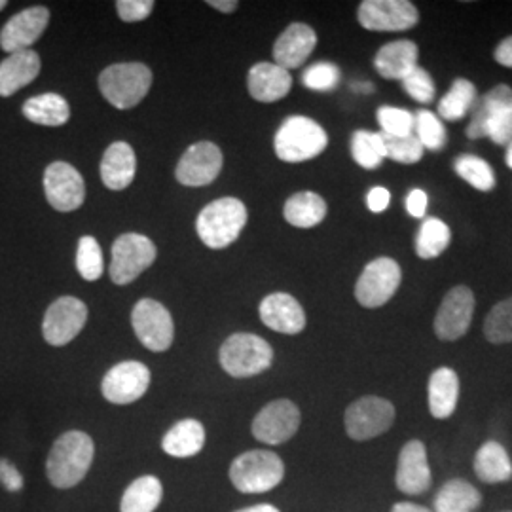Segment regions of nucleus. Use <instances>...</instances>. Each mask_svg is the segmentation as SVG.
Returning a JSON list of instances; mask_svg holds the SVG:
<instances>
[{
  "instance_id": "f257e3e1",
  "label": "nucleus",
  "mask_w": 512,
  "mask_h": 512,
  "mask_svg": "<svg viewBox=\"0 0 512 512\" xmlns=\"http://www.w3.org/2000/svg\"><path fill=\"white\" fill-rule=\"evenodd\" d=\"M95 456L93 439L84 431H67L55 440L48 459L46 476L50 484L59 490H71L78 486L92 467Z\"/></svg>"
},
{
  "instance_id": "f03ea898",
  "label": "nucleus",
  "mask_w": 512,
  "mask_h": 512,
  "mask_svg": "<svg viewBox=\"0 0 512 512\" xmlns=\"http://www.w3.org/2000/svg\"><path fill=\"white\" fill-rule=\"evenodd\" d=\"M329 145V135L308 116H289L277 129L274 148L277 158L287 164H300L317 158Z\"/></svg>"
},
{
  "instance_id": "7ed1b4c3",
  "label": "nucleus",
  "mask_w": 512,
  "mask_h": 512,
  "mask_svg": "<svg viewBox=\"0 0 512 512\" xmlns=\"http://www.w3.org/2000/svg\"><path fill=\"white\" fill-rule=\"evenodd\" d=\"M247 207L236 198H220L205 205L198 220V236L209 249H226L230 247L247 224Z\"/></svg>"
},
{
  "instance_id": "20e7f679",
  "label": "nucleus",
  "mask_w": 512,
  "mask_h": 512,
  "mask_svg": "<svg viewBox=\"0 0 512 512\" xmlns=\"http://www.w3.org/2000/svg\"><path fill=\"white\" fill-rule=\"evenodd\" d=\"M220 366L232 378H253L274 363L272 346L251 332H236L220 346Z\"/></svg>"
},
{
  "instance_id": "39448f33",
  "label": "nucleus",
  "mask_w": 512,
  "mask_h": 512,
  "mask_svg": "<svg viewBox=\"0 0 512 512\" xmlns=\"http://www.w3.org/2000/svg\"><path fill=\"white\" fill-rule=\"evenodd\" d=\"M285 463L270 450H249L232 461L230 480L241 494H266L281 484Z\"/></svg>"
},
{
  "instance_id": "423d86ee",
  "label": "nucleus",
  "mask_w": 512,
  "mask_h": 512,
  "mask_svg": "<svg viewBox=\"0 0 512 512\" xmlns=\"http://www.w3.org/2000/svg\"><path fill=\"white\" fill-rule=\"evenodd\" d=\"M152 86V71L143 63H116L99 74V90L112 107H137Z\"/></svg>"
},
{
  "instance_id": "0eeeda50",
  "label": "nucleus",
  "mask_w": 512,
  "mask_h": 512,
  "mask_svg": "<svg viewBox=\"0 0 512 512\" xmlns=\"http://www.w3.org/2000/svg\"><path fill=\"white\" fill-rule=\"evenodd\" d=\"M403 272L397 260L380 256L368 262L355 285V298L363 308H382L401 287Z\"/></svg>"
},
{
  "instance_id": "6e6552de",
  "label": "nucleus",
  "mask_w": 512,
  "mask_h": 512,
  "mask_svg": "<svg viewBox=\"0 0 512 512\" xmlns=\"http://www.w3.org/2000/svg\"><path fill=\"white\" fill-rule=\"evenodd\" d=\"M156 255L152 239L141 234H122L112 243L110 279L116 285H128L154 264Z\"/></svg>"
},
{
  "instance_id": "1a4fd4ad",
  "label": "nucleus",
  "mask_w": 512,
  "mask_h": 512,
  "mask_svg": "<svg viewBox=\"0 0 512 512\" xmlns=\"http://www.w3.org/2000/svg\"><path fill=\"white\" fill-rule=\"evenodd\" d=\"M131 325L139 342L150 351L162 353L171 348L175 338L173 317L158 300H139L131 313Z\"/></svg>"
},
{
  "instance_id": "9d476101",
  "label": "nucleus",
  "mask_w": 512,
  "mask_h": 512,
  "mask_svg": "<svg viewBox=\"0 0 512 512\" xmlns=\"http://www.w3.org/2000/svg\"><path fill=\"white\" fill-rule=\"evenodd\" d=\"M359 23L376 33H403L420 21L418 8L408 0H365L357 10Z\"/></svg>"
},
{
  "instance_id": "9b49d317",
  "label": "nucleus",
  "mask_w": 512,
  "mask_h": 512,
  "mask_svg": "<svg viewBox=\"0 0 512 512\" xmlns=\"http://www.w3.org/2000/svg\"><path fill=\"white\" fill-rule=\"evenodd\" d=\"M395 421V406L382 397H363L351 403L344 416V425L349 439H376L391 429Z\"/></svg>"
},
{
  "instance_id": "f8f14e48",
  "label": "nucleus",
  "mask_w": 512,
  "mask_h": 512,
  "mask_svg": "<svg viewBox=\"0 0 512 512\" xmlns=\"http://www.w3.org/2000/svg\"><path fill=\"white\" fill-rule=\"evenodd\" d=\"M88 321V306L74 298V296H61L46 310L42 321V334L44 340L61 348L73 342L74 338L82 332Z\"/></svg>"
},
{
  "instance_id": "ddd939ff",
  "label": "nucleus",
  "mask_w": 512,
  "mask_h": 512,
  "mask_svg": "<svg viewBox=\"0 0 512 512\" xmlns=\"http://www.w3.org/2000/svg\"><path fill=\"white\" fill-rule=\"evenodd\" d=\"M300 410L289 399H277L266 404L253 420L251 431L258 442L277 446L293 439L300 429Z\"/></svg>"
},
{
  "instance_id": "4468645a",
  "label": "nucleus",
  "mask_w": 512,
  "mask_h": 512,
  "mask_svg": "<svg viewBox=\"0 0 512 512\" xmlns=\"http://www.w3.org/2000/svg\"><path fill=\"white\" fill-rule=\"evenodd\" d=\"M475 315V294L465 287L459 285L450 289L442 298L437 317H435V334L444 342H454L461 336L467 334L471 329Z\"/></svg>"
},
{
  "instance_id": "2eb2a0df",
  "label": "nucleus",
  "mask_w": 512,
  "mask_h": 512,
  "mask_svg": "<svg viewBox=\"0 0 512 512\" xmlns=\"http://www.w3.org/2000/svg\"><path fill=\"white\" fill-rule=\"evenodd\" d=\"M150 387V370L139 361H122L112 366L101 382L103 397L112 404H133L145 397Z\"/></svg>"
},
{
  "instance_id": "dca6fc26",
  "label": "nucleus",
  "mask_w": 512,
  "mask_h": 512,
  "mask_svg": "<svg viewBox=\"0 0 512 512\" xmlns=\"http://www.w3.org/2000/svg\"><path fill=\"white\" fill-rule=\"evenodd\" d=\"M44 194L55 211L71 213L86 200V184L74 165L54 162L44 171Z\"/></svg>"
},
{
  "instance_id": "f3484780",
  "label": "nucleus",
  "mask_w": 512,
  "mask_h": 512,
  "mask_svg": "<svg viewBox=\"0 0 512 512\" xmlns=\"http://www.w3.org/2000/svg\"><path fill=\"white\" fill-rule=\"evenodd\" d=\"M222 169V152L215 143L200 141L186 148L177 169L175 177L179 183L190 188H200L213 183Z\"/></svg>"
},
{
  "instance_id": "a211bd4d",
  "label": "nucleus",
  "mask_w": 512,
  "mask_h": 512,
  "mask_svg": "<svg viewBox=\"0 0 512 512\" xmlns=\"http://www.w3.org/2000/svg\"><path fill=\"white\" fill-rule=\"evenodd\" d=\"M50 23V10L46 6H31L8 19L0 31V48L6 54L31 50Z\"/></svg>"
},
{
  "instance_id": "6ab92c4d",
  "label": "nucleus",
  "mask_w": 512,
  "mask_h": 512,
  "mask_svg": "<svg viewBox=\"0 0 512 512\" xmlns=\"http://www.w3.org/2000/svg\"><path fill=\"white\" fill-rule=\"evenodd\" d=\"M397 488L408 495L425 494L431 488V467L421 440L406 442L397 463Z\"/></svg>"
},
{
  "instance_id": "aec40b11",
  "label": "nucleus",
  "mask_w": 512,
  "mask_h": 512,
  "mask_svg": "<svg viewBox=\"0 0 512 512\" xmlns=\"http://www.w3.org/2000/svg\"><path fill=\"white\" fill-rule=\"evenodd\" d=\"M260 319L268 329L281 334H300L306 329V313L300 302L287 293L268 294L260 302Z\"/></svg>"
},
{
  "instance_id": "412c9836",
  "label": "nucleus",
  "mask_w": 512,
  "mask_h": 512,
  "mask_svg": "<svg viewBox=\"0 0 512 512\" xmlns=\"http://www.w3.org/2000/svg\"><path fill=\"white\" fill-rule=\"evenodd\" d=\"M317 46V35L306 23H291L274 44V61L285 71L302 67Z\"/></svg>"
},
{
  "instance_id": "4be33fe9",
  "label": "nucleus",
  "mask_w": 512,
  "mask_h": 512,
  "mask_svg": "<svg viewBox=\"0 0 512 512\" xmlns=\"http://www.w3.org/2000/svg\"><path fill=\"white\" fill-rule=\"evenodd\" d=\"M247 88L258 103H275L293 88V76L275 63H256L247 76Z\"/></svg>"
},
{
  "instance_id": "5701e85b",
  "label": "nucleus",
  "mask_w": 512,
  "mask_h": 512,
  "mask_svg": "<svg viewBox=\"0 0 512 512\" xmlns=\"http://www.w3.org/2000/svg\"><path fill=\"white\" fill-rule=\"evenodd\" d=\"M420 48L412 40H395L382 46L374 57V67L385 80H401L418 67Z\"/></svg>"
},
{
  "instance_id": "b1692460",
  "label": "nucleus",
  "mask_w": 512,
  "mask_h": 512,
  "mask_svg": "<svg viewBox=\"0 0 512 512\" xmlns=\"http://www.w3.org/2000/svg\"><path fill=\"white\" fill-rule=\"evenodd\" d=\"M40 57L35 50H21L0 63V97H10L29 86L40 74Z\"/></svg>"
},
{
  "instance_id": "393cba45",
  "label": "nucleus",
  "mask_w": 512,
  "mask_h": 512,
  "mask_svg": "<svg viewBox=\"0 0 512 512\" xmlns=\"http://www.w3.org/2000/svg\"><path fill=\"white\" fill-rule=\"evenodd\" d=\"M137 171V158L135 150L128 143L118 141L112 143L101 160V179L109 190L120 192L126 190L135 179Z\"/></svg>"
},
{
  "instance_id": "a878e982",
  "label": "nucleus",
  "mask_w": 512,
  "mask_h": 512,
  "mask_svg": "<svg viewBox=\"0 0 512 512\" xmlns=\"http://www.w3.org/2000/svg\"><path fill=\"white\" fill-rule=\"evenodd\" d=\"M205 446V427L202 421L181 420L175 423L162 439V448L171 458H194Z\"/></svg>"
},
{
  "instance_id": "bb28decb",
  "label": "nucleus",
  "mask_w": 512,
  "mask_h": 512,
  "mask_svg": "<svg viewBox=\"0 0 512 512\" xmlns=\"http://www.w3.org/2000/svg\"><path fill=\"white\" fill-rule=\"evenodd\" d=\"M459 378L452 368H437L429 380V410L433 418L446 420L456 412Z\"/></svg>"
},
{
  "instance_id": "cd10ccee",
  "label": "nucleus",
  "mask_w": 512,
  "mask_h": 512,
  "mask_svg": "<svg viewBox=\"0 0 512 512\" xmlns=\"http://www.w3.org/2000/svg\"><path fill=\"white\" fill-rule=\"evenodd\" d=\"M512 105V88L507 84H499L486 95L476 99L473 118L467 126L469 139H484L488 137V126L494 120L495 114Z\"/></svg>"
},
{
  "instance_id": "c85d7f7f",
  "label": "nucleus",
  "mask_w": 512,
  "mask_h": 512,
  "mask_svg": "<svg viewBox=\"0 0 512 512\" xmlns=\"http://www.w3.org/2000/svg\"><path fill=\"white\" fill-rule=\"evenodd\" d=\"M23 116L38 126L59 128L69 122L71 107L67 99L57 93H42L27 99V103L23 105Z\"/></svg>"
},
{
  "instance_id": "c756f323",
  "label": "nucleus",
  "mask_w": 512,
  "mask_h": 512,
  "mask_svg": "<svg viewBox=\"0 0 512 512\" xmlns=\"http://www.w3.org/2000/svg\"><path fill=\"white\" fill-rule=\"evenodd\" d=\"M475 473L482 482H507L512 476V461L507 450L495 442H484L475 456Z\"/></svg>"
},
{
  "instance_id": "7c9ffc66",
  "label": "nucleus",
  "mask_w": 512,
  "mask_h": 512,
  "mask_svg": "<svg viewBox=\"0 0 512 512\" xmlns=\"http://www.w3.org/2000/svg\"><path fill=\"white\" fill-rule=\"evenodd\" d=\"M164 499V486L156 476H139L126 488L120 512H154Z\"/></svg>"
},
{
  "instance_id": "2f4dec72",
  "label": "nucleus",
  "mask_w": 512,
  "mask_h": 512,
  "mask_svg": "<svg viewBox=\"0 0 512 512\" xmlns=\"http://www.w3.org/2000/svg\"><path fill=\"white\" fill-rule=\"evenodd\" d=\"M283 217L296 228H313L327 217V202L315 192H298L285 202Z\"/></svg>"
},
{
  "instance_id": "473e14b6",
  "label": "nucleus",
  "mask_w": 512,
  "mask_h": 512,
  "mask_svg": "<svg viewBox=\"0 0 512 512\" xmlns=\"http://www.w3.org/2000/svg\"><path fill=\"white\" fill-rule=\"evenodd\" d=\"M482 503V495L467 480H448L435 497L437 512H475Z\"/></svg>"
},
{
  "instance_id": "72a5a7b5",
  "label": "nucleus",
  "mask_w": 512,
  "mask_h": 512,
  "mask_svg": "<svg viewBox=\"0 0 512 512\" xmlns=\"http://www.w3.org/2000/svg\"><path fill=\"white\" fill-rule=\"evenodd\" d=\"M476 86L467 78H458L448 93L439 101V118L448 122H458L475 107Z\"/></svg>"
},
{
  "instance_id": "f704fd0d",
  "label": "nucleus",
  "mask_w": 512,
  "mask_h": 512,
  "mask_svg": "<svg viewBox=\"0 0 512 512\" xmlns=\"http://www.w3.org/2000/svg\"><path fill=\"white\" fill-rule=\"evenodd\" d=\"M450 241H452V230L444 220L437 217L425 219L416 238V253L423 260L437 258L446 251Z\"/></svg>"
},
{
  "instance_id": "c9c22d12",
  "label": "nucleus",
  "mask_w": 512,
  "mask_h": 512,
  "mask_svg": "<svg viewBox=\"0 0 512 512\" xmlns=\"http://www.w3.org/2000/svg\"><path fill=\"white\" fill-rule=\"evenodd\" d=\"M351 156L363 169H376L384 164L385 148L382 133L359 129L351 137Z\"/></svg>"
},
{
  "instance_id": "e433bc0d",
  "label": "nucleus",
  "mask_w": 512,
  "mask_h": 512,
  "mask_svg": "<svg viewBox=\"0 0 512 512\" xmlns=\"http://www.w3.org/2000/svg\"><path fill=\"white\" fill-rule=\"evenodd\" d=\"M454 171L465 183L471 184L480 192H490L494 190L495 175L492 165L486 160L473 156V154H463L458 156L454 162Z\"/></svg>"
},
{
  "instance_id": "4c0bfd02",
  "label": "nucleus",
  "mask_w": 512,
  "mask_h": 512,
  "mask_svg": "<svg viewBox=\"0 0 512 512\" xmlns=\"http://www.w3.org/2000/svg\"><path fill=\"white\" fill-rule=\"evenodd\" d=\"M484 334L492 344L512 342V296L495 304L484 321Z\"/></svg>"
},
{
  "instance_id": "58836bf2",
  "label": "nucleus",
  "mask_w": 512,
  "mask_h": 512,
  "mask_svg": "<svg viewBox=\"0 0 512 512\" xmlns=\"http://www.w3.org/2000/svg\"><path fill=\"white\" fill-rule=\"evenodd\" d=\"M76 270L86 281H97L103 270V251L97 239L92 236H82L78 241V251H76Z\"/></svg>"
},
{
  "instance_id": "ea45409f",
  "label": "nucleus",
  "mask_w": 512,
  "mask_h": 512,
  "mask_svg": "<svg viewBox=\"0 0 512 512\" xmlns=\"http://www.w3.org/2000/svg\"><path fill=\"white\" fill-rule=\"evenodd\" d=\"M416 122H414V135L418 137L423 148H429L433 152L442 150L446 145V128L442 124L439 116L431 110H420L414 114Z\"/></svg>"
},
{
  "instance_id": "a19ab883",
  "label": "nucleus",
  "mask_w": 512,
  "mask_h": 512,
  "mask_svg": "<svg viewBox=\"0 0 512 512\" xmlns=\"http://www.w3.org/2000/svg\"><path fill=\"white\" fill-rule=\"evenodd\" d=\"M385 158L399 162V164H418L423 158L425 148L418 141V137L412 135H404V137H393V135H384Z\"/></svg>"
},
{
  "instance_id": "79ce46f5",
  "label": "nucleus",
  "mask_w": 512,
  "mask_h": 512,
  "mask_svg": "<svg viewBox=\"0 0 512 512\" xmlns=\"http://www.w3.org/2000/svg\"><path fill=\"white\" fill-rule=\"evenodd\" d=\"M378 124L384 135L404 137L414 133V114L410 110L397 109V107H380L376 112Z\"/></svg>"
},
{
  "instance_id": "37998d69",
  "label": "nucleus",
  "mask_w": 512,
  "mask_h": 512,
  "mask_svg": "<svg viewBox=\"0 0 512 512\" xmlns=\"http://www.w3.org/2000/svg\"><path fill=\"white\" fill-rule=\"evenodd\" d=\"M340 69L332 63H315L310 69H306V73L302 76V82L308 90L313 92H330L338 86L340 82Z\"/></svg>"
},
{
  "instance_id": "c03bdc74",
  "label": "nucleus",
  "mask_w": 512,
  "mask_h": 512,
  "mask_svg": "<svg viewBox=\"0 0 512 512\" xmlns=\"http://www.w3.org/2000/svg\"><path fill=\"white\" fill-rule=\"evenodd\" d=\"M403 90L418 103H431L435 99V82L425 69L416 67L403 80Z\"/></svg>"
},
{
  "instance_id": "a18cd8bd",
  "label": "nucleus",
  "mask_w": 512,
  "mask_h": 512,
  "mask_svg": "<svg viewBox=\"0 0 512 512\" xmlns=\"http://www.w3.org/2000/svg\"><path fill=\"white\" fill-rule=\"evenodd\" d=\"M488 137L495 145H511L512 143V105L497 112L488 126Z\"/></svg>"
},
{
  "instance_id": "49530a36",
  "label": "nucleus",
  "mask_w": 512,
  "mask_h": 512,
  "mask_svg": "<svg viewBox=\"0 0 512 512\" xmlns=\"http://www.w3.org/2000/svg\"><path fill=\"white\" fill-rule=\"evenodd\" d=\"M116 10H118V16L122 21L137 23L152 14L154 2L152 0H118Z\"/></svg>"
},
{
  "instance_id": "de8ad7c7",
  "label": "nucleus",
  "mask_w": 512,
  "mask_h": 512,
  "mask_svg": "<svg viewBox=\"0 0 512 512\" xmlns=\"http://www.w3.org/2000/svg\"><path fill=\"white\" fill-rule=\"evenodd\" d=\"M0 486L10 494H18L25 486L23 475L10 459L0 458Z\"/></svg>"
},
{
  "instance_id": "09e8293b",
  "label": "nucleus",
  "mask_w": 512,
  "mask_h": 512,
  "mask_svg": "<svg viewBox=\"0 0 512 512\" xmlns=\"http://www.w3.org/2000/svg\"><path fill=\"white\" fill-rule=\"evenodd\" d=\"M389 202H391V194L384 186L370 188V192L366 196V205L372 213H384L385 209L389 207Z\"/></svg>"
},
{
  "instance_id": "8fccbe9b",
  "label": "nucleus",
  "mask_w": 512,
  "mask_h": 512,
  "mask_svg": "<svg viewBox=\"0 0 512 512\" xmlns=\"http://www.w3.org/2000/svg\"><path fill=\"white\" fill-rule=\"evenodd\" d=\"M406 211L414 217V219H423L427 213V194L421 188L410 190L408 198H406Z\"/></svg>"
},
{
  "instance_id": "3c124183",
  "label": "nucleus",
  "mask_w": 512,
  "mask_h": 512,
  "mask_svg": "<svg viewBox=\"0 0 512 512\" xmlns=\"http://www.w3.org/2000/svg\"><path fill=\"white\" fill-rule=\"evenodd\" d=\"M494 59L499 65L512 69V37L503 38L499 42V46L495 48Z\"/></svg>"
},
{
  "instance_id": "603ef678",
  "label": "nucleus",
  "mask_w": 512,
  "mask_h": 512,
  "mask_svg": "<svg viewBox=\"0 0 512 512\" xmlns=\"http://www.w3.org/2000/svg\"><path fill=\"white\" fill-rule=\"evenodd\" d=\"M211 8H215V10H219L222 14H232V12H236L238 10V2L236 0H209L207 2Z\"/></svg>"
},
{
  "instance_id": "864d4df0",
  "label": "nucleus",
  "mask_w": 512,
  "mask_h": 512,
  "mask_svg": "<svg viewBox=\"0 0 512 512\" xmlns=\"http://www.w3.org/2000/svg\"><path fill=\"white\" fill-rule=\"evenodd\" d=\"M391 512H433L429 511V509H425V507H421V505H416V503H397Z\"/></svg>"
},
{
  "instance_id": "5fc2aeb1",
  "label": "nucleus",
  "mask_w": 512,
  "mask_h": 512,
  "mask_svg": "<svg viewBox=\"0 0 512 512\" xmlns=\"http://www.w3.org/2000/svg\"><path fill=\"white\" fill-rule=\"evenodd\" d=\"M236 512H281L274 505H268V503H260V505H253V507H247V509H241Z\"/></svg>"
},
{
  "instance_id": "6e6d98bb",
  "label": "nucleus",
  "mask_w": 512,
  "mask_h": 512,
  "mask_svg": "<svg viewBox=\"0 0 512 512\" xmlns=\"http://www.w3.org/2000/svg\"><path fill=\"white\" fill-rule=\"evenodd\" d=\"M505 162L512 169V143L511 145H507V154H505Z\"/></svg>"
},
{
  "instance_id": "4d7b16f0",
  "label": "nucleus",
  "mask_w": 512,
  "mask_h": 512,
  "mask_svg": "<svg viewBox=\"0 0 512 512\" xmlns=\"http://www.w3.org/2000/svg\"><path fill=\"white\" fill-rule=\"evenodd\" d=\"M6 8V0H0V12Z\"/></svg>"
}]
</instances>
